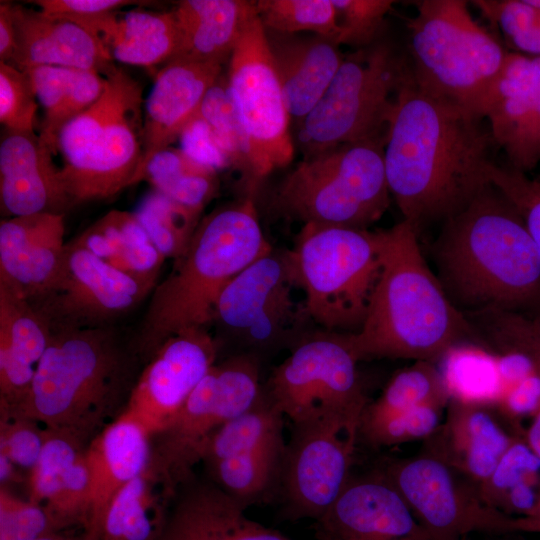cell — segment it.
Listing matches in <instances>:
<instances>
[{"label":"cell","instance_id":"f5cc1de1","mask_svg":"<svg viewBox=\"0 0 540 540\" xmlns=\"http://www.w3.org/2000/svg\"><path fill=\"white\" fill-rule=\"evenodd\" d=\"M508 38L540 27V8L530 0H477L472 2Z\"/></svg>","mask_w":540,"mask_h":540},{"label":"cell","instance_id":"bcb514c9","mask_svg":"<svg viewBox=\"0 0 540 540\" xmlns=\"http://www.w3.org/2000/svg\"><path fill=\"white\" fill-rule=\"evenodd\" d=\"M539 472L540 459L524 440L515 438L491 475L478 487L480 497L500 511L507 494L522 484L538 482Z\"/></svg>","mask_w":540,"mask_h":540},{"label":"cell","instance_id":"f546056e","mask_svg":"<svg viewBox=\"0 0 540 540\" xmlns=\"http://www.w3.org/2000/svg\"><path fill=\"white\" fill-rule=\"evenodd\" d=\"M266 35L288 113L299 123L328 89L344 55L326 37L270 30Z\"/></svg>","mask_w":540,"mask_h":540},{"label":"cell","instance_id":"cb8c5ba5","mask_svg":"<svg viewBox=\"0 0 540 540\" xmlns=\"http://www.w3.org/2000/svg\"><path fill=\"white\" fill-rule=\"evenodd\" d=\"M142 100L131 105L60 174L72 206L104 200L132 186L142 157Z\"/></svg>","mask_w":540,"mask_h":540},{"label":"cell","instance_id":"ab89813d","mask_svg":"<svg viewBox=\"0 0 540 540\" xmlns=\"http://www.w3.org/2000/svg\"><path fill=\"white\" fill-rule=\"evenodd\" d=\"M480 341L501 354L516 353L527 358L540 376V312L484 309L467 312Z\"/></svg>","mask_w":540,"mask_h":540},{"label":"cell","instance_id":"e575fe53","mask_svg":"<svg viewBox=\"0 0 540 540\" xmlns=\"http://www.w3.org/2000/svg\"><path fill=\"white\" fill-rule=\"evenodd\" d=\"M100 98L60 131L56 149L64 164L81 158L104 134L106 129L131 105L142 100L141 84L126 71L114 66L105 75Z\"/></svg>","mask_w":540,"mask_h":540},{"label":"cell","instance_id":"d4e9b609","mask_svg":"<svg viewBox=\"0 0 540 540\" xmlns=\"http://www.w3.org/2000/svg\"><path fill=\"white\" fill-rule=\"evenodd\" d=\"M159 540H292L245 514V509L195 474L173 493Z\"/></svg>","mask_w":540,"mask_h":540},{"label":"cell","instance_id":"6125c7cd","mask_svg":"<svg viewBox=\"0 0 540 540\" xmlns=\"http://www.w3.org/2000/svg\"><path fill=\"white\" fill-rule=\"evenodd\" d=\"M517 532L540 533V522L533 521L528 517H517Z\"/></svg>","mask_w":540,"mask_h":540},{"label":"cell","instance_id":"3957f363","mask_svg":"<svg viewBox=\"0 0 540 540\" xmlns=\"http://www.w3.org/2000/svg\"><path fill=\"white\" fill-rule=\"evenodd\" d=\"M406 221L383 230L381 271L364 322L346 334L359 362L374 358L435 363L478 334L447 296Z\"/></svg>","mask_w":540,"mask_h":540},{"label":"cell","instance_id":"1f68e13d","mask_svg":"<svg viewBox=\"0 0 540 540\" xmlns=\"http://www.w3.org/2000/svg\"><path fill=\"white\" fill-rule=\"evenodd\" d=\"M179 33L173 59L223 63L250 22L256 1L182 0L172 10Z\"/></svg>","mask_w":540,"mask_h":540},{"label":"cell","instance_id":"681fc988","mask_svg":"<svg viewBox=\"0 0 540 540\" xmlns=\"http://www.w3.org/2000/svg\"><path fill=\"white\" fill-rule=\"evenodd\" d=\"M488 179L520 215L540 254V180L511 166L494 163L489 167Z\"/></svg>","mask_w":540,"mask_h":540},{"label":"cell","instance_id":"11a10c76","mask_svg":"<svg viewBox=\"0 0 540 540\" xmlns=\"http://www.w3.org/2000/svg\"><path fill=\"white\" fill-rule=\"evenodd\" d=\"M28 3L35 4L42 13L48 16L79 23L121 10L126 6H143L150 2L134 0H34L28 1Z\"/></svg>","mask_w":540,"mask_h":540},{"label":"cell","instance_id":"b9f144b4","mask_svg":"<svg viewBox=\"0 0 540 540\" xmlns=\"http://www.w3.org/2000/svg\"><path fill=\"white\" fill-rule=\"evenodd\" d=\"M256 8L266 30L309 32L337 43L339 27L332 0H258Z\"/></svg>","mask_w":540,"mask_h":540},{"label":"cell","instance_id":"277c9868","mask_svg":"<svg viewBox=\"0 0 540 540\" xmlns=\"http://www.w3.org/2000/svg\"><path fill=\"white\" fill-rule=\"evenodd\" d=\"M146 360L115 326L51 331L30 392L3 417H24L86 444L124 410Z\"/></svg>","mask_w":540,"mask_h":540},{"label":"cell","instance_id":"7c38bea8","mask_svg":"<svg viewBox=\"0 0 540 540\" xmlns=\"http://www.w3.org/2000/svg\"><path fill=\"white\" fill-rule=\"evenodd\" d=\"M283 413L262 388L256 402L219 428L201 461L208 479L245 510L279 494L286 443Z\"/></svg>","mask_w":540,"mask_h":540},{"label":"cell","instance_id":"44dd1931","mask_svg":"<svg viewBox=\"0 0 540 540\" xmlns=\"http://www.w3.org/2000/svg\"><path fill=\"white\" fill-rule=\"evenodd\" d=\"M223 63L172 59L157 72L146 99L142 125V157L132 185L148 161L179 139L198 113L207 91L222 74Z\"/></svg>","mask_w":540,"mask_h":540},{"label":"cell","instance_id":"f35d334b","mask_svg":"<svg viewBox=\"0 0 540 540\" xmlns=\"http://www.w3.org/2000/svg\"><path fill=\"white\" fill-rule=\"evenodd\" d=\"M440 370L451 398L496 406L501 395L497 357L482 348L457 345Z\"/></svg>","mask_w":540,"mask_h":540},{"label":"cell","instance_id":"7a4b0ae2","mask_svg":"<svg viewBox=\"0 0 540 540\" xmlns=\"http://www.w3.org/2000/svg\"><path fill=\"white\" fill-rule=\"evenodd\" d=\"M432 254L459 310L540 312V254L520 215L491 183L443 222Z\"/></svg>","mask_w":540,"mask_h":540},{"label":"cell","instance_id":"6da1fadb","mask_svg":"<svg viewBox=\"0 0 540 540\" xmlns=\"http://www.w3.org/2000/svg\"><path fill=\"white\" fill-rule=\"evenodd\" d=\"M483 119L422 88L408 66L388 122L384 165L403 220L419 234L462 210L490 182Z\"/></svg>","mask_w":540,"mask_h":540},{"label":"cell","instance_id":"6f0895ef","mask_svg":"<svg viewBox=\"0 0 540 540\" xmlns=\"http://www.w3.org/2000/svg\"><path fill=\"white\" fill-rule=\"evenodd\" d=\"M17 50L16 29L12 16V3L0 2V62L11 64Z\"/></svg>","mask_w":540,"mask_h":540},{"label":"cell","instance_id":"603a6c76","mask_svg":"<svg viewBox=\"0 0 540 540\" xmlns=\"http://www.w3.org/2000/svg\"><path fill=\"white\" fill-rule=\"evenodd\" d=\"M493 405L451 398L439 427L424 440V453L479 487L514 441Z\"/></svg>","mask_w":540,"mask_h":540},{"label":"cell","instance_id":"f1b7e54d","mask_svg":"<svg viewBox=\"0 0 540 540\" xmlns=\"http://www.w3.org/2000/svg\"><path fill=\"white\" fill-rule=\"evenodd\" d=\"M86 458L91 480L87 529L96 540V528L111 499L148 468L151 434L136 417L123 411L91 440Z\"/></svg>","mask_w":540,"mask_h":540},{"label":"cell","instance_id":"ac0fdd59","mask_svg":"<svg viewBox=\"0 0 540 540\" xmlns=\"http://www.w3.org/2000/svg\"><path fill=\"white\" fill-rule=\"evenodd\" d=\"M219 348L208 327L171 336L144 364L123 411L136 417L151 436L159 432L217 362Z\"/></svg>","mask_w":540,"mask_h":540},{"label":"cell","instance_id":"9f6ffc18","mask_svg":"<svg viewBox=\"0 0 540 540\" xmlns=\"http://www.w3.org/2000/svg\"><path fill=\"white\" fill-rule=\"evenodd\" d=\"M496 405L509 417L533 416L540 409V376L525 377L504 391Z\"/></svg>","mask_w":540,"mask_h":540},{"label":"cell","instance_id":"8d00e7d4","mask_svg":"<svg viewBox=\"0 0 540 540\" xmlns=\"http://www.w3.org/2000/svg\"><path fill=\"white\" fill-rule=\"evenodd\" d=\"M198 114L210 125L230 157L232 169L239 172L246 184L254 190L265 174L236 112L228 90L227 77L223 74L207 91Z\"/></svg>","mask_w":540,"mask_h":540},{"label":"cell","instance_id":"91938a15","mask_svg":"<svg viewBox=\"0 0 540 540\" xmlns=\"http://www.w3.org/2000/svg\"><path fill=\"white\" fill-rule=\"evenodd\" d=\"M37 540H95L85 525L58 529Z\"/></svg>","mask_w":540,"mask_h":540},{"label":"cell","instance_id":"be15d7a7","mask_svg":"<svg viewBox=\"0 0 540 540\" xmlns=\"http://www.w3.org/2000/svg\"><path fill=\"white\" fill-rule=\"evenodd\" d=\"M525 517H528V518L532 519L533 521L540 522V496H539L533 510L531 511V513L528 516H525Z\"/></svg>","mask_w":540,"mask_h":540},{"label":"cell","instance_id":"e0dca14e","mask_svg":"<svg viewBox=\"0 0 540 540\" xmlns=\"http://www.w3.org/2000/svg\"><path fill=\"white\" fill-rule=\"evenodd\" d=\"M228 90L265 176L291 163L294 141L266 30L258 14L229 58Z\"/></svg>","mask_w":540,"mask_h":540},{"label":"cell","instance_id":"5bb4252c","mask_svg":"<svg viewBox=\"0 0 540 540\" xmlns=\"http://www.w3.org/2000/svg\"><path fill=\"white\" fill-rule=\"evenodd\" d=\"M346 334L325 331L301 338L263 388L293 425L332 411L366 406L368 399Z\"/></svg>","mask_w":540,"mask_h":540},{"label":"cell","instance_id":"9a60e30c","mask_svg":"<svg viewBox=\"0 0 540 540\" xmlns=\"http://www.w3.org/2000/svg\"><path fill=\"white\" fill-rule=\"evenodd\" d=\"M296 287L285 253L273 250L239 272L221 293L213 322L241 350L262 353L289 343L303 318L304 305L293 299Z\"/></svg>","mask_w":540,"mask_h":540},{"label":"cell","instance_id":"4316f807","mask_svg":"<svg viewBox=\"0 0 540 540\" xmlns=\"http://www.w3.org/2000/svg\"><path fill=\"white\" fill-rule=\"evenodd\" d=\"M17 50L10 64L20 70L58 66L95 70L105 75L115 65L99 41L78 24L40 10L12 4Z\"/></svg>","mask_w":540,"mask_h":540},{"label":"cell","instance_id":"94428289","mask_svg":"<svg viewBox=\"0 0 540 540\" xmlns=\"http://www.w3.org/2000/svg\"><path fill=\"white\" fill-rule=\"evenodd\" d=\"M524 441L540 459V409L532 416V421L525 432Z\"/></svg>","mask_w":540,"mask_h":540},{"label":"cell","instance_id":"8992f818","mask_svg":"<svg viewBox=\"0 0 540 540\" xmlns=\"http://www.w3.org/2000/svg\"><path fill=\"white\" fill-rule=\"evenodd\" d=\"M382 249L383 230L304 224L285 254L308 318L328 332L359 331L381 271Z\"/></svg>","mask_w":540,"mask_h":540},{"label":"cell","instance_id":"d6986e66","mask_svg":"<svg viewBox=\"0 0 540 540\" xmlns=\"http://www.w3.org/2000/svg\"><path fill=\"white\" fill-rule=\"evenodd\" d=\"M483 118L509 166L525 173L540 162V56L507 53L486 97Z\"/></svg>","mask_w":540,"mask_h":540},{"label":"cell","instance_id":"2e32d148","mask_svg":"<svg viewBox=\"0 0 540 540\" xmlns=\"http://www.w3.org/2000/svg\"><path fill=\"white\" fill-rule=\"evenodd\" d=\"M154 288L68 242L54 279L29 302L50 331L111 327Z\"/></svg>","mask_w":540,"mask_h":540},{"label":"cell","instance_id":"836d02e7","mask_svg":"<svg viewBox=\"0 0 540 540\" xmlns=\"http://www.w3.org/2000/svg\"><path fill=\"white\" fill-rule=\"evenodd\" d=\"M25 71L44 110L41 138L55 153L61 129L102 95L106 79L95 70L35 66Z\"/></svg>","mask_w":540,"mask_h":540},{"label":"cell","instance_id":"f907efd6","mask_svg":"<svg viewBox=\"0 0 540 540\" xmlns=\"http://www.w3.org/2000/svg\"><path fill=\"white\" fill-rule=\"evenodd\" d=\"M58 529L43 506L0 487V540H37Z\"/></svg>","mask_w":540,"mask_h":540},{"label":"cell","instance_id":"f6af8a7d","mask_svg":"<svg viewBox=\"0 0 540 540\" xmlns=\"http://www.w3.org/2000/svg\"><path fill=\"white\" fill-rule=\"evenodd\" d=\"M446 407L424 404L368 423H360L359 439L372 448L425 440L441 424Z\"/></svg>","mask_w":540,"mask_h":540},{"label":"cell","instance_id":"7402d4cb","mask_svg":"<svg viewBox=\"0 0 540 540\" xmlns=\"http://www.w3.org/2000/svg\"><path fill=\"white\" fill-rule=\"evenodd\" d=\"M53 154L35 132L6 130L0 144L2 215L65 214L73 207Z\"/></svg>","mask_w":540,"mask_h":540},{"label":"cell","instance_id":"ba28073f","mask_svg":"<svg viewBox=\"0 0 540 540\" xmlns=\"http://www.w3.org/2000/svg\"><path fill=\"white\" fill-rule=\"evenodd\" d=\"M409 18L415 81L483 118V106L507 51L462 0H420Z\"/></svg>","mask_w":540,"mask_h":540},{"label":"cell","instance_id":"484cf974","mask_svg":"<svg viewBox=\"0 0 540 540\" xmlns=\"http://www.w3.org/2000/svg\"><path fill=\"white\" fill-rule=\"evenodd\" d=\"M65 214L36 213L0 222V282L31 301L54 279L62 261Z\"/></svg>","mask_w":540,"mask_h":540},{"label":"cell","instance_id":"4fadbf2b","mask_svg":"<svg viewBox=\"0 0 540 540\" xmlns=\"http://www.w3.org/2000/svg\"><path fill=\"white\" fill-rule=\"evenodd\" d=\"M374 469L399 491L430 540L517 532V517L488 506L475 484L429 455L384 458Z\"/></svg>","mask_w":540,"mask_h":540},{"label":"cell","instance_id":"4dcf8cb0","mask_svg":"<svg viewBox=\"0 0 540 540\" xmlns=\"http://www.w3.org/2000/svg\"><path fill=\"white\" fill-rule=\"evenodd\" d=\"M92 34L114 61L153 67L172 60L179 33L174 14L137 7L117 10L78 23Z\"/></svg>","mask_w":540,"mask_h":540},{"label":"cell","instance_id":"9c48e42d","mask_svg":"<svg viewBox=\"0 0 540 540\" xmlns=\"http://www.w3.org/2000/svg\"><path fill=\"white\" fill-rule=\"evenodd\" d=\"M405 64L387 43L344 56L315 107L299 122L303 158L348 143L386 139Z\"/></svg>","mask_w":540,"mask_h":540},{"label":"cell","instance_id":"8fae6325","mask_svg":"<svg viewBox=\"0 0 540 540\" xmlns=\"http://www.w3.org/2000/svg\"><path fill=\"white\" fill-rule=\"evenodd\" d=\"M366 406L325 413L293 425L279 494L293 519H320L349 478Z\"/></svg>","mask_w":540,"mask_h":540},{"label":"cell","instance_id":"ee69618b","mask_svg":"<svg viewBox=\"0 0 540 540\" xmlns=\"http://www.w3.org/2000/svg\"><path fill=\"white\" fill-rule=\"evenodd\" d=\"M88 445L71 434L46 430L41 455L26 477L28 499L44 507Z\"/></svg>","mask_w":540,"mask_h":540},{"label":"cell","instance_id":"03108f58","mask_svg":"<svg viewBox=\"0 0 540 540\" xmlns=\"http://www.w3.org/2000/svg\"><path fill=\"white\" fill-rule=\"evenodd\" d=\"M319 540H335L327 537H317Z\"/></svg>","mask_w":540,"mask_h":540},{"label":"cell","instance_id":"5b68a950","mask_svg":"<svg viewBox=\"0 0 540 540\" xmlns=\"http://www.w3.org/2000/svg\"><path fill=\"white\" fill-rule=\"evenodd\" d=\"M272 251L252 197L203 217L185 252L152 291L134 343L147 361L171 336L213 322L227 284Z\"/></svg>","mask_w":540,"mask_h":540},{"label":"cell","instance_id":"83f0119b","mask_svg":"<svg viewBox=\"0 0 540 540\" xmlns=\"http://www.w3.org/2000/svg\"><path fill=\"white\" fill-rule=\"evenodd\" d=\"M51 331L32 304L0 282V415L27 398Z\"/></svg>","mask_w":540,"mask_h":540},{"label":"cell","instance_id":"680465c9","mask_svg":"<svg viewBox=\"0 0 540 540\" xmlns=\"http://www.w3.org/2000/svg\"><path fill=\"white\" fill-rule=\"evenodd\" d=\"M508 40L516 50L531 56H540V27L514 35Z\"/></svg>","mask_w":540,"mask_h":540},{"label":"cell","instance_id":"c3c4849f","mask_svg":"<svg viewBox=\"0 0 540 540\" xmlns=\"http://www.w3.org/2000/svg\"><path fill=\"white\" fill-rule=\"evenodd\" d=\"M37 101L28 74L0 62V122L6 130L33 133Z\"/></svg>","mask_w":540,"mask_h":540},{"label":"cell","instance_id":"7dc6e473","mask_svg":"<svg viewBox=\"0 0 540 540\" xmlns=\"http://www.w3.org/2000/svg\"><path fill=\"white\" fill-rule=\"evenodd\" d=\"M339 33L337 44L357 46L374 44L382 30L386 15L394 1L390 0H332Z\"/></svg>","mask_w":540,"mask_h":540},{"label":"cell","instance_id":"ffe728a7","mask_svg":"<svg viewBox=\"0 0 540 540\" xmlns=\"http://www.w3.org/2000/svg\"><path fill=\"white\" fill-rule=\"evenodd\" d=\"M316 522L317 537L335 540H430L399 491L376 469L351 475Z\"/></svg>","mask_w":540,"mask_h":540},{"label":"cell","instance_id":"db71d44e","mask_svg":"<svg viewBox=\"0 0 540 540\" xmlns=\"http://www.w3.org/2000/svg\"><path fill=\"white\" fill-rule=\"evenodd\" d=\"M179 140L181 149L196 161L217 171L232 169L230 157L210 125L198 113L185 126Z\"/></svg>","mask_w":540,"mask_h":540},{"label":"cell","instance_id":"74e56055","mask_svg":"<svg viewBox=\"0 0 540 540\" xmlns=\"http://www.w3.org/2000/svg\"><path fill=\"white\" fill-rule=\"evenodd\" d=\"M450 399L444 377L435 364L415 361L395 373L380 396L368 402L360 423L377 421L424 404L447 407Z\"/></svg>","mask_w":540,"mask_h":540},{"label":"cell","instance_id":"7bdbcfd3","mask_svg":"<svg viewBox=\"0 0 540 540\" xmlns=\"http://www.w3.org/2000/svg\"><path fill=\"white\" fill-rule=\"evenodd\" d=\"M115 268L141 247L152 243L136 215L111 210L70 241Z\"/></svg>","mask_w":540,"mask_h":540},{"label":"cell","instance_id":"816d5d0a","mask_svg":"<svg viewBox=\"0 0 540 540\" xmlns=\"http://www.w3.org/2000/svg\"><path fill=\"white\" fill-rule=\"evenodd\" d=\"M46 438V430L24 417H0V455L20 471L28 473L36 465Z\"/></svg>","mask_w":540,"mask_h":540},{"label":"cell","instance_id":"d590c367","mask_svg":"<svg viewBox=\"0 0 540 540\" xmlns=\"http://www.w3.org/2000/svg\"><path fill=\"white\" fill-rule=\"evenodd\" d=\"M141 181H147L154 191L201 213L220 189L217 170L172 146L148 161L138 183Z\"/></svg>","mask_w":540,"mask_h":540},{"label":"cell","instance_id":"d6a6232c","mask_svg":"<svg viewBox=\"0 0 540 540\" xmlns=\"http://www.w3.org/2000/svg\"><path fill=\"white\" fill-rule=\"evenodd\" d=\"M174 492L148 466L111 499L96 528V540H159Z\"/></svg>","mask_w":540,"mask_h":540},{"label":"cell","instance_id":"003e7915","mask_svg":"<svg viewBox=\"0 0 540 540\" xmlns=\"http://www.w3.org/2000/svg\"><path fill=\"white\" fill-rule=\"evenodd\" d=\"M461 540H467V537H466V538H463V539H461Z\"/></svg>","mask_w":540,"mask_h":540},{"label":"cell","instance_id":"30bf717a","mask_svg":"<svg viewBox=\"0 0 540 540\" xmlns=\"http://www.w3.org/2000/svg\"><path fill=\"white\" fill-rule=\"evenodd\" d=\"M261 392L259 358L233 354L216 362L175 417L151 436L149 467L175 491L194 474L209 438L250 408Z\"/></svg>","mask_w":540,"mask_h":540},{"label":"cell","instance_id":"52a82bcc","mask_svg":"<svg viewBox=\"0 0 540 540\" xmlns=\"http://www.w3.org/2000/svg\"><path fill=\"white\" fill-rule=\"evenodd\" d=\"M384 139L343 144L303 158L271 197L276 214L304 224L368 229L390 205Z\"/></svg>","mask_w":540,"mask_h":540},{"label":"cell","instance_id":"60d3db41","mask_svg":"<svg viewBox=\"0 0 540 540\" xmlns=\"http://www.w3.org/2000/svg\"><path fill=\"white\" fill-rule=\"evenodd\" d=\"M153 245L165 258L178 259L201 221V212L153 191L134 212Z\"/></svg>","mask_w":540,"mask_h":540},{"label":"cell","instance_id":"e7e4bbea","mask_svg":"<svg viewBox=\"0 0 540 540\" xmlns=\"http://www.w3.org/2000/svg\"><path fill=\"white\" fill-rule=\"evenodd\" d=\"M534 5L540 8V0H530Z\"/></svg>","mask_w":540,"mask_h":540}]
</instances>
